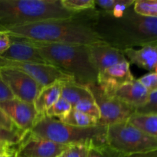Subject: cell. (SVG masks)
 <instances>
[{
  "label": "cell",
  "mask_w": 157,
  "mask_h": 157,
  "mask_svg": "<svg viewBox=\"0 0 157 157\" xmlns=\"http://www.w3.org/2000/svg\"><path fill=\"white\" fill-rule=\"evenodd\" d=\"M72 109V106L69 102H67L64 98H61L58 100V101L55 103L48 110L46 111L45 115L48 117L55 118L58 117V120L62 119L66 116L71 110Z\"/></svg>",
  "instance_id": "cell-22"
},
{
  "label": "cell",
  "mask_w": 157,
  "mask_h": 157,
  "mask_svg": "<svg viewBox=\"0 0 157 157\" xmlns=\"http://www.w3.org/2000/svg\"><path fill=\"white\" fill-rule=\"evenodd\" d=\"M126 157H157V150L147 152V153L130 155V156H127Z\"/></svg>",
  "instance_id": "cell-32"
},
{
  "label": "cell",
  "mask_w": 157,
  "mask_h": 157,
  "mask_svg": "<svg viewBox=\"0 0 157 157\" xmlns=\"http://www.w3.org/2000/svg\"><path fill=\"white\" fill-rule=\"evenodd\" d=\"M13 150H12V151H10V152H6V153H3V152H0V157H5L6 156V155L8 154V153H11V152H12L13 151Z\"/></svg>",
  "instance_id": "cell-35"
},
{
  "label": "cell",
  "mask_w": 157,
  "mask_h": 157,
  "mask_svg": "<svg viewBox=\"0 0 157 157\" xmlns=\"http://www.w3.org/2000/svg\"><path fill=\"white\" fill-rule=\"evenodd\" d=\"M0 67H11L21 71L33 78L42 87L57 81H74L71 77L50 64L18 62L0 58Z\"/></svg>",
  "instance_id": "cell-9"
},
{
  "label": "cell",
  "mask_w": 157,
  "mask_h": 157,
  "mask_svg": "<svg viewBox=\"0 0 157 157\" xmlns=\"http://www.w3.org/2000/svg\"><path fill=\"white\" fill-rule=\"evenodd\" d=\"M73 108L78 111L82 112L85 114L89 115V116L94 117L98 120H100V117H101L99 108H98L94 99L81 101V102L78 103Z\"/></svg>",
  "instance_id": "cell-24"
},
{
  "label": "cell",
  "mask_w": 157,
  "mask_h": 157,
  "mask_svg": "<svg viewBox=\"0 0 157 157\" xmlns=\"http://www.w3.org/2000/svg\"><path fill=\"white\" fill-rule=\"evenodd\" d=\"M90 148L84 145H71L64 152L65 157H89Z\"/></svg>",
  "instance_id": "cell-27"
},
{
  "label": "cell",
  "mask_w": 157,
  "mask_h": 157,
  "mask_svg": "<svg viewBox=\"0 0 157 157\" xmlns=\"http://www.w3.org/2000/svg\"></svg>",
  "instance_id": "cell-38"
},
{
  "label": "cell",
  "mask_w": 157,
  "mask_h": 157,
  "mask_svg": "<svg viewBox=\"0 0 157 157\" xmlns=\"http://www.w3.org/2000/svg\"><path fill=\"white\" fill-rule=\"evenodd\" d=\"M62 82L57 81L54 84L43 87L35 98L34 106L38 114L45 115L46 111L61 98Z\"/></svg>",
  "instance_id": "cell-17"
},
{
  "label": "cell",
  "mask_w": 157,
  "mask_h": 157,
  "mask_svg": "<svg viewBox=\"0 0 157 157\" xmlns=\"http://www.w3.org/2000/svg\"><path fill=\"white\" fill-rule=\"evenodd\" d=\"M0 78L14 98L34 104L42 87L29 75L11 67H0Z\"/></svg>",
  "instance_id": "cell-8"
},
{
  "label": "cell",
  "mask_w": 157,
  "mask_h": 157,
  "mask_svg": "<svg viewBox=\"0 0 157 157\" xmlns=\"http://www.w3.org/2000/svg\"><path fill=\"white\" fill-rule=\"evenodd\" d=\"M61 97L70 103L72 108L81 101L94 99L91 92L87 86L78 84L75 81L62 82Z\"/></svg>",
  "instance_id": "cell-18"
},
{
  "label": "cell",
  "mask_w": 157,
  "mask_h": 157,
  "mask_svg": "<svg viewBox=\"0 0 157 157\" xmlns=\"http://www.w3.org/2000/svg\"><path fill=\"white\" fill-rule=\"evenodd\" d=\"M135 110L144 106L148 101L150 92L138 79L127 83L110 93H107Z\"/></svg>",
  "instance_id": "cell-15"
},
{
  "label": "cell",
  "mask_w": 157,
  "mask_h": 157,
  "mask_svg": "<svg viewBox=\"0 0 157 157\" xmlns=\"http://www.w3.org/2000/svg\"><path fill=\"white\" fill-rule=\"evenodd\" d=\"M11 44L0 58L18 62L48 64L35 47L22 38L10 36Z\"/></svg>",
  "instance_id": "cell-14"
},
{
  "label": "cell",
  "mask_w": 157,
  "mask_h": 157,
  "mask_svg": "<svg viewBox=\"0 0 157 157\" xmlns=\"http://www.w3.org/2000/svg\"><path fill=\"white\" fill-rule=\"evenodd\" d=\"M3 153H5V152H3Z\"/></svg>",
  "instance_id": "cell-37"
},
{
  "label": "cell",
  "mask_w": 157,
  "mask_h": 157,
  "mask_svg": "<svg viewBox=\"0 0 157 157\" xmlns=\"http://www.w3.org/2000/svg\"><path fill=\"white\" fill-rule=\"evenodd\" d=\"M100 110L98 125L108 126L127 121L136 113V110L117 98L106 93L98 84L87 85Z\"/></svg>",
  "instance_id": "cell-7"
},
{
  "label": "cell",
  "mask_w": 157,
  "mask_h": 157,
  "mask_svg": "<svg viewBox=\"0 0 157 157\" xmlns=\"http://www.w3.org/2000/svg\"><path fill=\"white\" fill-rule=\"evenodd\" d=\"M93 9L79 12L71 18L39 21L4 32L14 38L52 44L87 45L101 42L103 41L90 23Z\"/></svg>",
  "instance_id": "cell-2"
},
{
  "label": "cell",
  "mask_w": 157,
  "mask_h": 157,
  "mask_svg": "<svg viewBox=\"0 0 157 157\" xmlns=\"http://www.w3.org/2000/svg\"><path fill=\"white\" fill-rule=\"evenodd\" d=\"M59 121L64 124L78 127H94L98 125L99 122V120L97 118L78 111L74 108H72L64 117Z\"/></svg>",
  "instance_id": "cell-20"
},
{
  "label": "cell",
  "mask_w": 157,
  "mask_h": 157,
  "mask_svg": "<svg viewBox=\"0 0 157 157\" xmlns=\"http://www.w3.org/2000/svg\"><path fill=\"white\" fill-rule=\"evenodd\" d=\"M89 157H126L107 144L90 149Z\"/></svg>",
  "instance_id": "cell-25"
},
{
  "label": "cell",
  "mask_w": 157,
  "mask_h": 157,
  "mask_svg": "<svg viewBox=\"0 0 157 157\" xmlns=\"http://www.w3.org/2000/svg\"><path fill=\"white\" fill-rule=\"evenodd\" d=\"M77 13L66 9L61 0H0V31L48 20L69 18Z\"/></svg>",
  "instance_id": "cell-4"
},
{
  "label": "cell",
  "mask_w": 157,
  "mask_h": 157,
  "mask_svg": "<svg viewBox=\"0 0 157 157\" xmlns=\"http://www.w3.org/2000/svg\"><path fill=\"white\" fill-rule=\"evenodd\" d=\"M15 150H13L12 152L8 153V154L6 155V156L5 157H15Z\"/></svg>",
  "instance_id": "cell-34"
},
{
  "label": "cell",
  "mask_w": 157,
  "mask_h": 157,
  "mask_svg": "<svg viewBox=\"0 0 157 157\" xmlns=\"http://www.w3.org/2000/svg\"><path fill=\"white\" fill-rule=\"evenodd\" d=\"M58 157H65V156H64V153H62V154H61V156H58Z\"/></svg>",
  "instance_id": "cell-36"
},
{
  "label": "cell",
  "mask_w": 157,
  "mask_h": 157,
  "mask_svg": "<svg viewBox=\"0 0 157 157\" xmlns=\"http://www.w3.org/2000/svg\"><path fill=\"white\" fill-rule=\"evenodd\" d=\"M16 147H12V146L7 145L5 144H0V152H10L12 150H15Z\"/></svg>",
  "instance_id": "cell-33"
},
{
  "label": "cell",
  "mask_w": 157,
  "mask_h": 157,
  "mask_svg": "<svg viewBox=\"0 0 157 157\" xmlns=\"http://www.w3.org/2000/svg\"><path fill=\"white\" fill-rule=\"evenodd\" d=\"M90 23L103 41L121 52L157 45V18L139 15L133 9V5L121 17L93 9Z\"/></svg>",
  "instance_id": "cell-1"
},
{
  "label": "cell",
  "mask_w": 157,
  "mask_h": 157,
  "mask_svg": "<svg viewBox=\"0 0 157 157\" xmlns=\"http://www.w3.org/2000/svg\"><path fill=\"white\" fill-rule=\"evenodd\" d=\"M24 134H20L18 133L0 128V144H7L12 147H16L21 142Z\"/></svg>",
  "instance_id": "cell-26"
},
{
  "label": "cell",
  "mask_w": 157,
  "mask_h": 157,
  "mask_svg": "<svg viewBox=\"0 0 157 157\" xmlns=\"http://www.w3.org/2000/svg\"><path fill=\"white\" fill-rule=\"evenodd\" d=\"M133 9L143 16L157 18V0H136Z\"/></svg>",
  "instance_id": "cell-21"
},
{
  "label": "cell",
  "mask_w": 157,
  "mask_h": 157,
  "mask_svg": "<svg viewBox=\"0 0 157 157\" xmlns=\"http://www.w3.org/2000/svg\"><path fill=\"white\" fill-rule=\"evenodd\" d=\"M13 98H15L12 95V94L11 93V91L8 88L7 86L6 85V84L0 78V102L13 99Z\"/></svg>",
  "instance_id": "cell-31"
},
{
  "label": "cell",
  "mask_w": 157,
  "mask_h": 157,
  "mask_svg": "<svg viewBox=\"0 0 157 157\" xmlns=\"http://www.w3.org/2000/svg\"><path fill=\"white\" fill-rule=\"evenodd\" d=\"M66 9L74 12H79L87 9H95L94 0H61Z\"/></svg>",
  "instance_id": "cell-23"
},
{
  "label": "cell",
  "mask_w": 157,
  "mask_h": 157,
  "mask_svg": "<svg viewBox=\"0 0 157 157\" xmlns=\"http://www.w3.org/2000/svg\"><path fill=\"white\" fill-rule=\"evenodd\" d=\"M107 144L127 156L157 150V139L145 133L128 121L107 127Z\"/></svg>",
  "instance_id": "cell-6"
},
{
  "label": "cell",
  "mask_w": 157,
  "mask_h": 157,
  "mask_svg": "<svg viewBox=\"0 0 157 157\" xmlns=\"http://www.w3.org/2000/svg\"><path fill=\"white\" fill-rule=\"evenodd\" d=\"M0 128L4 129V130H9V131L18 133L20 134H24V133H23L21 130H20L15 126V124L10 119V117L6 114V112L1 107H0Z\"/></svg>",
  "instance_id": "cell-28"
},
{
  "label": "cell",
  "mask_w": 157,
  "mask_h": 157,
  "mask_svg": "<svg viewBox=\"0 0 157 157\" xmlns=\"http://www.w3.org/2000/svg\"><path fill=\"white\" fill-rule=\"evenodd\" d=\"M29 132L38 137L67 146L84 145L90 149L107 144V126L74 127L46 115L40 116Z\"/></svg>",
  "instance_id": "cell-5"
},
{
  "label": "cell",
  "mask_w": 157,
  "mask_h": 157,
  "mask_svg": "<svg viewBox=\"0 0 157 157\" xmlns=\"http://www.w3.org/2000/svg\"><path fill=\"white\" fill-rule=\"evenodd\" d=\"M128 121L157 139V114H139L135 113Z\"/></svg>",
  "instance_id": "cell-19"
},
{
  "label": "cell",
  "mask_w": 157,
  "mask_h": 157,
  "mask_svg": "<svg viewBox=\"0 0 157 157\" xmlns=\"http://www.w3.org/2000/svg\"><path fill=\"white\" fill-rule=\"evenodd\" d=\"M89 58L98 73L108 67L127 61L124 52L104 41L87 44Z\"/></svg>",
  "instance_id": "cell-12"
},
{
  "label": "cell",
  "mask_w": 157,
  "mask_h": 157,
  "mask_svg": "<svg viewBox=\"0 0 157 157\" xmlns=\"http://www.w3.org/2000/svg\"><path fill=\"white\" fill-rule=\"evenodd\" d=\"M123 52L130 64L145 69L150 73H157V45L127 49Z\"/></svg>",
  "instance_id": "cell-16"
},
{
  "label": "cell",
  "mask_w": 157,
  "mask_h": 157,
  "mask_svg": "<svg viewBox=\"0 0 157 157\" xmlns=\"http://www.w3.org/2000/svg\"><path fill=\"white\" fill-rule=\"evenodd\" d=\"M138 80L147 88L150 94L157 90V73L147 74Z\"/></svg>",
  "instance_id": "cell-29"
},
{
  "label": "cell",
  "mask_w": 157,
  "mask_h": 157,
  "mask_svg": "<svg viewBox=\"0 0 157 157\" xmlns=\"http://www.w3.org/2000/svg\"><path fill=\"white\" fill-rule=\"evenodd\" d=\"M69 146L57 144L48 140L34 136L26 132L21 142L16 146L15 157H58Z\"/></svg>",
  "instance_id": "cell-10"
},
{
  "label": "cell",
  "mask_w": 157,
  "mask_h": 157,
  "mask_svg": "<svg viewBox=\"0 0 157 157\" xmlns=\"http://www.w3.org/2000/svg\"><path fill=\"white\" fill-rule=\"evenodd\" d=\"M10 44V35L6 32L0 31V56L8 50Z\"/></svg>",
  "instance_id": "cell-30"
},
{
  "label": "cell",
  "mask_w": 157,
  "mask_h": 157,
  "mask_svg": "<svg viewBox=\"0 0 157 157\" xmlns=\"http://www.w3.org/2000/svg\"><path fill=\"white\" fill-rule=\"evenodd\" d=\"M25 40L39 52L48 64L71 77L76 83L84 86L98 84V71L89 58L87 45Z\"/></svg>",
  "instance_id": "cell-3"
},
{
  "label": "cell",
  "mask_w": 157,
  "mask_h": 157,
  "mask_svg": "<svg viewBox=\"0 0 157 157\" xmlns=\"http://www.w3.org/2000/svg\"><path fill=\"white\" fill-rule=\"evenodd\" d=\"M0 107L23 133L30 131L39 117L34 104H29L16 98L2 101Z\"/></svg>",
  "instance_id": "cell-11"
},
{
  "label": "cell",
  "mask_w": 157,
  "mask_h": 157,
  "mask_svg": "<svg viewBox=\"0 0 157 157\" xmlns=\"http://www.w3.org/2000/svg\"><path fill=\"white\" fill-rule=\"evenodd\" d=\"M127 61L108 67L98 73V84L106 93H110L117 87L131 82L135 79Z\"/></svg>",
  "instance_id": "cell-13"
}]
</instances>
